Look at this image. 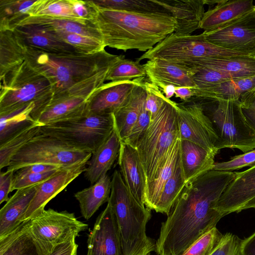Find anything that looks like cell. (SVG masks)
I'll return each mask as SVG.
<instances>
[{"label":"cell","mask_w":255,"mask_h":255,"mask_svg":"<svg viewBox=\"0 0 255 255\" xmlns=\"http://www.w3.org/2000/svg\"><path fill=\"white\" fill-rule=\"evenodd\" d=\"M146 76L143 65L139 62L125 58L119 55L118 59L110 68L106 81L111 82L132 80Z\"/></svg>","instance_id":"60d3db41"},{"label":"cell","mask_w":255,"mask_h":255,"mask_svg":"<svg viewBox=\"0 0 255 255\" xmlns=\"http://www.w3.org/2000/svg\"><path fill=\"white\" fill-rule=\"evenodd\" d=\"M0 255H43L26 226V221L0 239Z\"/></svg>","instance_id":"836d02e7"},{"label":"cell","mask_w":255,"mask_h":255,"mask_svg":"<svg viewBox=\"0 0 255 255\" xmlns=\"http://www.w3.org/2000/svg\"><path fill=\"white\" fill-rule=\"evenodd\" d=\"M236 255H243L241 253V251H240V247L236 254Z\"/></svg>","instance_id":"94428289"},{"label":"cell","mask_w":255,"mask_h":255,"mask_svg":"<svg viewBox=\"0 0 255 255\" xmlns=\"http://www.w3.org/2000/svg\"><path fill=\"white\" fill-rule=\"evenodd\" d=\"M216 102L211 110L205 112L218 136L216 149L219 151L224 148H234L245 153L255 149V133L248 124L238 103Z\"/></svg>","instance_id":"30bf717a"},{"label":"cell","mask_w":255,"mask_h":255,"mask_svg":"<svg viewBox=\"0 0 255 255\" xmlns=\"http://www.w3.org/2000/svg\"><path fill=\"white\" fill-rule=\"evenodd\" d=\"M24 25L35 26L51 32L75 33L103 40L99 29L92 22L82 23L65 18L27 15L15 27Z\"/></svg>","instance_id":"d4e9b609"},{"label":"cell","mask_w":255,"mask_h":255,"mask_svg":"<svg viewBox=\"0 0 255 255\" xmlns=\"http://www.w3.org/2000/svg\"><path fill=\"white\" fill-rule=\"evenodd\" d=\"M241 241L236 235L226 233L210 255H236Z\"/></svg>","instance_id":"c3c4849f"},{"label":"cell","mask_w":255,"mask_h":255,"mask_svg":"<svg viewBox=\"0 0 255 255\" xmlns=\"http://www.w3.org/2000/svg\"><path fill=\"white\" fill-rule=\"evenodd\" d=\"M42 125L38 122L31 125L0 143V169L7 167L13 156L26 143L41 132Z\"/></svg>","instance_id":"74e56055"},{"label":"cell","mask_w":255,"mask_h":255,"mask_svg":"<svg viewBox=\"0 0 255 255\" xmlns=\"http://www.w3.org/2000/svg\"></svg>","instance_id":"be15d7a7"},{"label":"cell","mask_w":255,"mask_h":255,"mask_svg":"<svg viewBox=\"0 0 255 255\" xmlns=\"http://www.w3.org/2000/svg\"><path fill=\"white\" fill-rule=\"evenodd\" d=\"M176 106V103L166 99L135 147L147 183L155 178L163 166L173 143L180 138Z\"/></svg>","instance_id":"8992f818"},{"label":"cell","mask_w":255,"mask_h":255,"mask_svg":"<svg viewBox=\"0 0 255 255\" xmlns=\"http://www.w3.org/2000/svg\"><path fill=\"white\" fill-rule=\"evenodd\" d=\"M156 243L152 240L146 245L137 249L130 255H148L151 252L155 251Z\"/></svg>","instance_id":"6f0895ef"},{"label":"cell","mask_w":255,"mask_h":255,"mask_svg":"<svg viewBox=\"0 0 255 255\" xmlns=\"http://www.w3.org/2000/svg\"><path fill=\"white\" fill-rule=\"evenodd\" d=\"M114 129L113 114L100 115L86 112L78 117L42 126L41 133L93 153Z\"/></svg>","instance_id":"ba28073f"},{"label":"cell","mask_w":255,"mask_h":255,"mask_svg":"<svg viewBox=\"0 0 255 255\" xmlns=\"http://www.w3.org/2000/svg\"><path fill=\"white\" fill-rule=\"evenodd\" d=\"M202 33L206 40L218 46L255 56V15L253 11L228 25Z\"/></svg>","instance_id":"4fadbf2b"},{"label":"cell","mask_w":255,"mask_h":255,"mask_svg":"<svg viewBox=\"0 0 255 255\" xmlns=\"http://www.w3.org/2000/svg\"><path fill=\"white\" fill-rule=\"evenodd\" d=\"M108 203L118 222L124 255H130L152 240L146 234L151 210L140 204L126 186L120 171L115 170Z\"/></svg>","instance_id":"277c9868"},{"label":"cell","mask_w":255,"mask_h":255,"mask_svg":"<svg viewBox=\"0 0 255 255\" xmlns=\"http://www.w3.org/2000/svg\"><path fill=\"white\" fill-rule=\"evenodd\" d=\"M187 67L212 69L230 75L234 78L255 75V56L206 58L187 62Z\"/></svg>","instance_id":"f1b7e54d"},{"label":"cell","mask_w":255,"mask_h":255,"mask_svg":"<svg viewBox=\"0 0 255 255\" xmlns=\"http://www.w3.org/2000/svg\"><path fill=\"white\" fill-rule=\"evenodd\" d=\"M36 0H0V30H13Z\"/></svg>","instance_id":"f35d334b"},{"label":"cell","mask_w":255,"mask_h":255,"mask_svg":"<svg viewBox=\"0 0 255 255\" xmlns=\"http://www.w3.org/2000/svg\"><path fill=\"white\" fill-rule=\"evenodd\" d=\"M143 66L149 82L160 89L168 85L196 87L192 72L182 64L154 58L147 61Z\"/></svg>","instance_id":"ac0fdd59"},{"label":"cell","mask_w":255,"mask_h":255,"mask_svg":"<svg viewBox=\"0 0 255 255\" xmlns=\"http://www.w3.org/2000/svg\"><path fill=\"white\" fill-rule=\"evenodd\" d=\"M76 237L72 236L57 245L49 255H77L78 245L76 243Z\"/></svg>","instance_id":"f5cc1de1"},{"label":"cell","mask_w":255,"mask_h":255,"mask_svg":"<svg viewBox=\"0 0 255 255\" xmlns=\"http://www.w3.org/2000/svg\"><path fill=\"white\" fill-rule=\"evenodd\" d=\"M118 56L105 49L93 54L77 52L52 54L26 46L25 61L47 78L53 97L79 88L88 79L109 70Z\"/></svg>","instance_id":"3957f363"},{"label":"cell","mask_w":255,"mask_h":255,"mask_svg":"<svg viewBox=\"0 0 255 255\" xmlns=\"http://www.w3.org/2000/svg\"><path fill=\"white\" fill-rule=\"evenodd\" d=\"M255 165V149L232 157L228 161L215 162L212 169L218 171H232L247 166L252 167Z\"/></svg>","instance_id":"bcb514c9"},{"label":"cell","mask_w":255,"mask_h":255,"mask_svg":"<svg viewBox=\"0 0 255 255\" xmlns=\"http://www.w3.org/2000/svg\"><path fill=\"white\" fill-rule=\"evenodd\" d=\"M255 87V75L234 78L218 84L202 88H192L194 97L215 102H238L245 93Z\"/></svg>","instance_id":"484cf974"},{"label":"cell","mask_w":255,"mask_h":255,"mask_svg":"<svg viewBox=\"0 0 255 255\" xmlns=\"http://www.w3.org/2000/svg\"><path fill=\"white\" fill-rule=\"evenodd\" d=\"M14 172L0 173V204L7 202L9 193L11 192Z\"/></svg>","instance_id":"816d5d0a"},{"label":"cell","mask_w":255,"mask_h":255,"mask_svg":"<svg viewBox=\"0 0 255 255\" xmlns=\"http://www.w3.org/2000/svg\"><path fill=\"white\" fill-rule=\"evenodd\" d=\"M253 11H254V14L255 15V6Z\"/></svg>","instance_id":"6125c7cd"},{"label":"cell","mask_w":255,"mask_h":255,"mask_svg":"<svg viewBox=\"0 0 255 255\" xmlns=\"http://www.w3.org/2000/svg\"><path fill=\"white\" fill-rule=\"evenodd\" d=\"M87 164L62 169L50 178L36 185L34 196L24 216V222L41 214L51 199L85 171Z\"/></svg>","instance_id":"2e32d148"},{"label":"cell","mask_w":255,"mask_h":255,"mask_svg":"<svg viewBox=\"0 0 255 255\" xmlns=\"http://www.w3.org/2000/svg\"><path fill=\"white\" fill-rule=\"evenodd\" d=\"M144 82L135 86L127 102L113 114L114 129L121 141L128 135L136 122L146 99Z\"/></svg>","instance_id":"f546056e"},{"label":"cell","mask_w":255,"mask_h":255,"mask_svg":"<svg viewBox=\"0 0 255 255\" xmlns=\"http://www.w3.org/2000/svg\"><path fill=\"white\" fill-rule=\"evenodd\" d=\"M121 140L115 129L107 140L92 153L85 176L91 185L107 174L119 156Z\"/></svg>","instance_id":"4316f807"},{"label":"cell","mask_w":255,"mask_h":255,"mask_svg":"<svg viewBox=\"0 0 255 255\" xmlns=\"http://www.w3.org/2000/svg\"><path fill=\"white\" fill-rule=\"evenodd\" d=\"M223 235L214 227L201 236L181 255H210Z\"/></svg>","instance_id":"7bdbcfd3"},{"label":"cell","mask_w":255,"mask_h":255,"mask_svg":"<svg viewBox=\"0 0 255 255\" xmlns=\"http://www.w3.org/2000/svg\"><path fill=\"white\" fill-rule=\"evenodd\" d=\"M255 6L252 0H219L204 13L200 28L209 31L225 27L252 12Z\"/></svg>","instance_id":"7402d4cb"},{"label":"cell","mask_w":255,"mask_h":255,"mask_svg":"<svg viewBox=\"0 0 255 255\" xmlns=\"http://www.w3.org/2000/svg\"><path fill=\"white\" fill-rule=\"evenodd\" d=\"M94 23L106 46L125 52L136 49L145 52L174 32L177 24L167 12L137 13L99 8Z\"/></svg>","instance_id":"7a4b0ae2"},{"label":"cell","mask_w":255,"mask_h":255,"mask_svg":"<svg viewBox=\"0 0 255 255\" xmlns=\"http://www.w3.org/2000/svg\"><path fill=\"white\" fill-rule=\"evenodd\" d=\"M60 169L63 168L52 165L36 164L22 167L16 172L21 174L41 173Z\"/></svg>","instance_id":"db71d44e"},{"label":"cell","mask_w":255,"mask_h":255,"mask_svg":"<svg viewBox=\"0 0 255 255\" xmlns=\"http://www.w3.org/2000/svg\"><path fill=\"white\" fill-rule=\"evenodd\" d=\"M92 1L100 9L137 13L167 12L153 0H95Z\"/></svg>","instance_id":"ab89813d"},{"label":"cell","mask_w":255,"mask_h":255,"mask_svg":"<svg viewBox=\"0 0 255 255\" xmlns=\"http://www.w3.org/2000/svg\"></svg>","instance_id":"e7e4bbea"},{"label":"cell","mask_w":255,"mask_h":255,"mask_svg":"<svg viewBox=\"0 0 255 255\" xmlns=\"http://www.w3.org/2000/svg\"><path fill=\"white\" fill-rule=\"evenodd\" d=\"M26 226L43 255H49L57 245L72 236H79L88 227L74 213L50 208L26 221Z\"/></svg>","instance_id":"8fae6325"},{"label":"cell","mask_w":255,"mask_h":255,"mask_svg":"<svg viewBox=\"0 0 255 255\" xmlns=\"http://www.w3.org/2000/svg\"><path fill=\"white\" fill-rule=\"evenodd\" d=\"M174 95L175 97L180 98L183 102L189 101L194 97L192 88L187 87H176Z\"/></svg>","instance_id":"9f6ffc18"},{"label":"cell","mask_w":255,"mask_h":255,"mask_svg":"<svg viewBox=\"0 0 255 255\" xmlns=\"http://www.w3.org/2000/svg\"><path fill=\"white\" fill-rule=\"evenodd\" d=\"M26 50L13 30H0V80L25 60Z\"/></svg>","instance_id":"d6a6232c"},{"label":"cell","mask_w":255,"mask_h":255,"mask_svg":"<svg viewBox=\"0 0 255 255\" xmlns=\"http://www.w3.org/2000/svg\"><path fill=\"white\" fill-rule=\"evenodd\" d=\"M176 109L180 138L217 154L215 145L218 136L202 105L183 102L177 103Z\"/></svg>","instance_id":"7c38bea8"},{"label":"cell","mask_w":255,"mask_h":255,"mask_svg":"<svg viewBox=\"0 0 255 255\" xmlns=\"http://www.w3.org/2000/svg\"><path fill=\"white\" fill-rule=\"evenodd\" d=\"M254 56L226 49L206 40L202 33L179 35L174 32L167 36L153 48L144 52L137 59L161 58L182 64L206 58L241 57Z\"/></svg>","instance_id":"9c48e42d"},{"label":"cell","mask_w":255,"mask_h":255,"mask_svg":"<svg viewBox=\"0 0 255 255\" xmlns=\"http://www.w3.org/2000/svg\"><path fill=\"white\" fill-rule=\"evenodd\" d=\"M150 255V254H149Z\"/></svg>","instance_id":"03108f58"},{"label":"cell","mask_w":255,"mask_h":255,"mask_svg":"<svg viewBox=\"0 0 255 255\" xmlns=\"http://www.w3.org/2000/svg\"><path fill=\"white\" fill-rule=\"evenodd\" d=\"M70 1L75 14L78 18L94 23L98 8L92 0H70Z\"/></svg>","instance_id":"681fc988"},{"label":"cell","mask_w":255,"mask_h":255,"mask_svg":"<svg viewBox=\"0 0 255 255\" xmlns=\"http://www.w3.org/2000/svg\"><path fill=\"white\" fill-rule=\"evenodd\" d=\"M186 183L180 162L164 185L153 210L168 216Z\"/></svg>","instance_id":"8d00e7d4"},{"label":"cell","mask_w":255,"mask_h":255,"mask_svg":"<svg viewBox=\"0 0 255 255\" xmlns=\"http://www.w3.org/2000/svg\"><path fill=\"white\" fill-rule=\"evenodd\" d=\"M216 154L195 143L180 139V162L186 182L212 170Z\"/></svg>","instance_id":"cb8c5ba5"},{"label":"cell","mask_w":255,"mask_h":255,"mask_svg":"<svg viewBox=\"0 0 255 255\" xmlns=\"http://www.w3.org/2000/svg\"><path fill=\"white\" fill-rule=\"evenodd\" d=\"M35 104L31 103L12 112L0 115V143L36 122L31 117Z\"/></svg>","instance_id":"e575fe53"},{"label":"cell","mask_w":255,"mask_h":255,"mask_svg":"<svg viewBox=\"0 0 255 255\" xmlns=\"http://www.w3.org/2000/svg\"><path fill=\"white\" fill-rule=\"evenodd\" d=\"M13 30L27 47L52 54L76 52L50 31L29 25L18 26Z\"/></svg>","instance_id":"83f0119b"},{"label":"cell","mask_w":255,"mask_h":255,"mask_svg":"<svg viewBox=\"0 0 255 255\" xmlns=\"http://www.w3.org/2000/svg\"><path fill=\"white\" fill-rule=\"evenodd\" d=\"M250 208H255V197L249 201L242 209V211Z\"/></svg>","instance_id":"91938a15"},{"label":"cell","mask_w":255,"mask_h":255,"mask_svg":"<svg viewBox=\"0 0 255 255\" xmlns=\"http://www.w3.org/2000/svg\"><path fill=\"white\" fill-rule=\"evenodd\" d=\"M61 169L41 173L21 174L16 172L14 175L11 191L41 183L54 175Z\"/></svg>","instance_id":"7dc6e473"},{"label":"cell","mask_w":255,"mask_h":255,"mask_svg":"<svg viewBox=\"0 0 255 255\" xmlns=\"http://www.w3.org/2000/svg\"><path fill=\"white\" fill-rule=\"evenodd\" d=\"M235 172L210 170L188 181L161 224L155 252L181 255L223 217L217 209L222 194Z\"/></svg>","instance_id":"6da1fadb"},{"label":"cell","mask_w":255,"mask_h":255,"mask_svg":"<svg viewBox=\"0 0 255 255\" xmlns=\"http://www.w3.org/2000/svg\"><path fill=\"white\" fill-rule=\"evenodd\" d=\"M144 78L103 84L89 99L86 112L100 115L114 113L127 102L134 88Z\"/></svg>","instance_id":"9a60e30c"},{"label":"cell","mask_w":255,"mask_h":255,"mask_svg":"<svg viewBox=\"0 0 255 255\" xmlns=\"http://www.w3.org/2000/svg\"><path fill=\"white\" fill-rule=\"evenodd\" d=\"M87 255H124L115 213L108 203L88 236Z\"/></svg>","instance_id":"5bb4252c"},{"label":"cell","mask_w":255,"mask_h":255,"mask_svg":"<svg viewBox=\"0 0 255 255\" xmlns=\"http://www.w3.org/2000/svg\"><path fill=\"white\" fill-rule=\"evenodd\" d=\"M27 15L61 17L82 23H90L76 15L70 0H36L28 10Z\"/></svg>","instance_id":"d590c367"},{"label":"cell","mask_w":255,"mask_h":255,"mask_svg":"<svg viewBox=\"0 0 255 255\" xmlns=\"http://www.w3.org/2000/svg\"><path fill=\"white\" fill-rule=\"evenodd\" d=\"M51 32L59 39L71 46L78 53L95 54L103 51L106 47L103 40L88 36L63 31Z\"/></svg>","instance_id":"b9f144b4"},{"label":"cell","mask_w":255,"mask_h":255,"mask_svg":"<svg viewBox=\"0 0 255 255\" xmlns=\"http://www.w3.org/2000/svg\"><path fill=\"white\" fill-rule=\"evenodd\" d=\"M237 103L248 124L255 133V87L242 96Z\"/></svg>","instance_id":"f907efd6"},{"label":"cell","mask_w":255,"mask_h":255,"mask_svg":"<svg viewBox=\"0 0 255 255\" xmlns=\"http://www.w3.org/2000/svg\"><path fill=\"white\" fill-rule=\"evenodd\" d=\"M36 185L18 189L0 210V239L18 228L23 222L33 199Z\"/></svg>","instance_id":"603a6c76"},{"label":"cell","mask_w":255,"mask_h":255,"mask_svg":"<svg viewBox=\"0 0 255 255\" xmlns=\"http://www.w3.org/2000/svg\"><path fill=\"white\" fill-rule=\"evenodd\" d=\"M91 95L65 94L52 97L39 112L35 121L43 126L81 116L86 112Z\"/></svg>","instance_id":"44dd1931"},{"label":"cell","mask_w":255,"mask_h":255,"mask_svg":"<svg viewBox=\"0 0 255 255\" xmlns=\"http://www.w3.org/2000/svg\"><path fill=\"white\" fill-rule=\"evenodd\" d=\"M151 123L150 115L145 108L144 102L138 119L128 135L121 141L135 147L139 140L142 137Z\"/></svg>","instance_id":"f6af8a7d"},{"label":"cell","mask_w":255,"mask_h":255,"mask_svg":"<svg viewBox=\"0 0 255 255\" xmlns=\"http://www.w3.org/2000/svg\"><path fill=\"white\" fill-rule=\"evenodd\" d=\"M146 96L145 108L150 115L151 122L153 121L166 100L161 89L150 82L144 83Z\"/></svg>","instance_id":"ee69618b"},{"label":"cell","mask_w":255,"mask_h":255,"mask_svg":"<svg viewBox=\"0 0 255 255\" xmlns=\"http://www.w3.org/2000/svg\"><path fill=\"white\" fill-rule=\"evenodd\" d=\"M52 96V86L47 78L25 60L0 80V115L33 103L35 108L31 117L35 120Z\"/></svg>","instance_id":"5b68a950"},{"label":"cell","mask_w":255,"mask_h":255,"mask_svg":"<svg viewBox=\"0 0 255 255\" xmlns=\"http://www.w3.org/2000/svg\"><path fill=\"white\" fill-rule=\"evenodd\" d=\"M180 163V139L178 138L173 143L163 166L156 177L146 184L144 205L151 210L158 201L162 190Z\"/></svg>","instance_id":"1f68e13d"},{"label":"cell","mask_w":255,"mask_h":255,"mask_svg":"<svg viewBox=\"0 0 255 255\" xmlns=\"http://www.w3.org/2000/svg\"><path fill=\"white\" fill-rule=\"evenodd\" d=\"M176 21L174 33L190 35L200 28L205 12L204 0H153Z\"/></svg>","instance_id":"ffe728a7"},{"label":"cell","mask_w":255,"mask_h":255,"mask_svg":"<svg viewBox=\"0 0 255 255\" xmlns=\"http://www.w3.org/2000/svg\"><path fill=\"white\" fill-rule=\"evenodd\" d=\"M240 250L243 255H255V232L242 240Z\"/></svg>","instance_id":"11a10c76"},{"label":"cell","mask_w":255,"mask_h":255,"mask_svg":"<svg viewBox=\"0 0 255 255\" xmlns=\"http://www.w3.org/2000/svg\"><path fill=\"white\" fill-rule=\"evenodd\" d=\"M235 174L218 203L217 209L223 217L231 213L241 212L255 197V165Z\"/></svg>","instance_id":"e0dca14e"},{"label":"cell","mask_w":255,"mask_h":255,"mask_svg":"<svg viewBox=\"0 0 255 255\" xmlns=\"http://www.w3.org/2000/svg\"><path fill=\"white\" fill-rule=\"evenodd\" d=\"M92 155L91 151L71 146L56 137L40 132L13 156L6 171L15 172L36 164L66 168L88 163Z\"/></svg>","instance_id":"52a82bcc"},{"label":"cell","mask_w":255,"mask_h":255,"mask_svg":"<svg viewBox=\"0 0 255 255\" xmlns=\"http://www.w3.org/2000/svg\"><path fill=\"white\" fill-rule=\"evenodd\" d=\"M112 187V179L107 174L88 188L74 194L82 216L89 220L105 203L109 201Z\"/></svg>","instance_id":"4dcf8cb0"},{"label":"cell","mask_w":255,"mask_h":255,"mask_svg":"<svg viewBox=\"0 0 255 255\" xmlns=\"http://www.w3.org/2000/svg\"><path fill=\"white\" fill-rule=\"evenodd\" d=\"M118 164L128 189L140 204L145 206L144 196L147 181L135 148L121 141Z\"/></svg>","instance_id":"d6986e66"},{"label":"cell","mask_w":255,"mask_h":255,"mask_svg":"<svg viewBox=\"0 0 255 255\" xmlns=\"http://www.w3.org/2000/svg\"><path fill=\"white\" fill-rule=\"evenodd\" d=\"M175 88L173 85H168L162 87L160 89L165 97L170 99L174 94Z\"/></svg>","instance_id":"680465c9"}]
</instances>
